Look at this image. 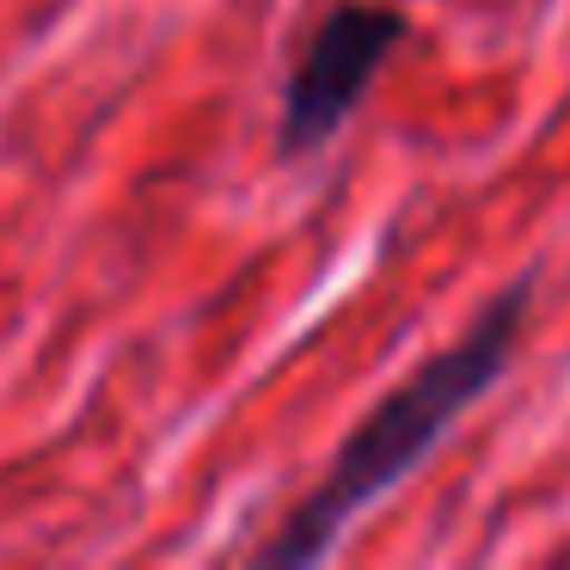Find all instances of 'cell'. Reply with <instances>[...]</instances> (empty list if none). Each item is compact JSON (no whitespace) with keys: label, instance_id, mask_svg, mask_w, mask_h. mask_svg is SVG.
I'll return each instance as SVG.
<instances>
[{"label":"cell","instance_id":"1","mask_svg":"<svg viewBox=\"0 0 570 570\" xmlns=\"http://www.w3.org/2000/svg\"><path fill=\"white\" fill-rule=\"evenodd\" d=\"M528 295L533 288L515 283L503 301H491V307L479 313V325H472L454 350L423 362L393 399H381V405L368 411V423L337 448V460L320 479V491H313L307 503L283 521V533L264 546L271 564H307V558H320L325 546L356 521V509H368L381 491H393V484L454 430L460 411L479 393H491V381L503 374L509 350H515V337H521Z\"/></svg>","mask_w":570,"mask_h":570},{"label":"cell","instance_id":"2","mask_svg":"<svg viewBox=\"0 0 570 570\" xmlns=\"http://www.w3.org/2000/svg\"><path fill=\"white\" fill-rule=\"evenodd\" d=\"M405 43V13L374 7V0H344L313 26L295 75L283 92V148H320L337 136L350 111L362 105L368 80L386 68V56Z\"/></svg>","mask_w":570,"mask_h":570}]
</instances>
